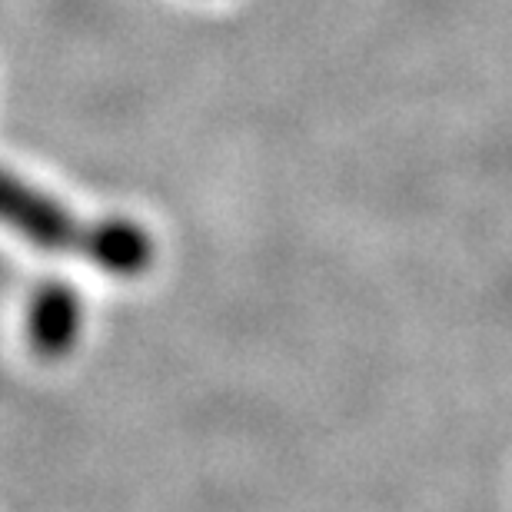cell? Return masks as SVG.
Here are the masks:
<instances>
[{
  "label": "cell",
  "mask_w": 512,
  "mask_h": 512,
  "mask_svg": "<svg viewBox=\"0 0 512 512\" xmlns=\"http://www.w3.org/2000/svg\"><path fill=\"white\" fill-rule=\"evenodd\" d=\"M84 330V306L74 286L44 283L27 306V340L37 356L60 360L77 346Z\"/></svg>",
  "instance_id": "2"
},
{
  "label": "cell",
  "mask_w": 512,
  "mask_h": 512,
  "mask_svg": "<svg viewBox=\"0 0 512 512\" xmlns=\"http://www.w3.org/2000/svg\"><path fill=\"white\" fill-rule=\"evenodd\" d=\"M84 256L97 270L130 280V276H140L150 270L153 240L140 223H133L127 217H107V220L90 223Z\"/></svg>",
  "instance_id": "3"
},
{
  "label": "cell",
  "mask_w": 512,
  "mask_h": 512,
  "mask_svg": "<svg viewBox=\"0 0 512 512\" xmlns=\"http://www.w3.org/2000/svg\"><path fill=\"white\" fill-rule=\"evenodd\" d=\"M0 227L14 230L17 237L34 243L37 250H77L84 253L90 223L84 227L64 203L47 197L44 190L30 187L17 173L0 170Z\"/></svg>",
  "instance_id": "1"
}]
</instances>
